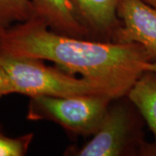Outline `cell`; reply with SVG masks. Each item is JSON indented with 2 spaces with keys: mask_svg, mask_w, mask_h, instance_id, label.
<instances>
[{
  "mask_svg": "<svg viewBox=\"0 0 156 156\" xmlns=\"http://www.w3.org/2000/svg\"><path fill=\"white\" fill-rule=\"evenodd\" d=\"M78 19L91 40L112 42L121 25L117 8L121 0H72Z\"/></svg>",
  "mask_w": 156,
  "mask_h": 156,
  "instance_id": "cell-6",
  "label": "cell"
},
{
  "mask_svg": "<svg viewBox=\"0 0 156 156\" xmlns=\"http://www.w3.org/2000/svg\"><path fill=\"white\" fill-rule=\"evenodd\" d=\"M0 50L54 62L72 75L130 89L152 61L139 44H118L56 33L35 15L5 29Z\"/></svg>",
  "mask_w": 156,
  "mask_h": 156,
  "instance_id": "cell-1",
  "label": "cell"
},
{
  "mask_svg": "<svg viewBox=\"0 0 156 156\" xmlns=\"http://www.w3.org/2000/svg\"><path fill=\"white\" fill-rule=\"evenodd\" d=\"M36 15L56 33L89 39L72 0H30Z\"/></svg>",
  "mask_w": 156,
  "mask_h": 156,
  "instance_id": "cell-7",
  "label": "cell"
},
{
  "mask_svg": "<svg viewBox=\"0 0 156 156\" xmlns=\"http://www.w3.org/2000/svg\"><path fill=\"white\" fill-rule=\"evenodd\" d=\"M34 134L29 133L18 137H10L4 134L0 123V156H23L29 151Z\"/></svg>",
  "mask_w": 156,
  "mask_h": 156,
  "instance_id": "cell-10",
  "label": "cell"
},
{
  "mask_svg": "<svg viewBox=\"0 0 156 156\" xmlns=\"http://www.w3.org/2000/svg\"><path fill=\"white\" fill-rule=\"evenodd\" d=\"M13 94L11 80L5 69L0 64V98Z\"/></svg>",
  "mask_w": 156,
  "mask_h": 156,
  "instance_id": "cell-11",
  "label": "cell"
},
{
  "mask_svg": "<svg viewBox=\"0 0 156 156\" xmlns=\"http://www.w3.org/2000/svg\"><path fill=\"white\" fill-rule=\"evenodd\" d=\"M143 1L146 2L147 4L150 5L151 6H153V7L156 8V0H143Z\"/></svg>",
  "mask_w": 156,
  "mask_h": 156,
  "instance_id": "cell-13",
  "label": "cell"
},
{
  "mask_svg": "<svg viewBox=\"0 0 156 156\" xmlns=\"http://www.w3.org/2000/svg\"><path fill=\"white\" fill-rule=\"evenodd\" d=\"M112 99L106 95L35 96L30 98L26 118L56 123L70 135L92 136Z\"/></svg>",
  "mask_w": 156,
  "mask_h": 156,
  "instance_id": "cell-4",
  "label": "cell"
},
{
  "mask_svg": "<svg viewBox=\"0 0 156 156\" xmlns=\"http://www.w3.org/2000/svg\"><path fill=\"white\" fill-rule=\"evenodd\" d=\"M0 64L10 77L13 94L30 98L84 95H106L115 98L127 95L129 90L103 81L76 77L56 66L46 65L42 59L14 56L1 50Z\"/></svg>",
  "mask_w": 156,
  "mask_h": 156,
  "instance_id": "cell-2",
  "label": "cell"
},
{
  "mask_svg": "<svg viewBox=\"0 0 156 156\" xmlns=\"http://www.w3.org/2000/svg\"><path fill=\"white\" fill-rule=\"evenodd\" d=\"M146 70H151L156 73V61L155 62H149L146 64L145 66Z\"/></svg>",
  "mask_w": 156,
  "mask_h": 156,
  "instance_id": "cell-12",
  "label": "cell"
},
{
  "mask_svg": "<svg viewBox=\"0 0 156 156\" xmlns=\"http://www.w3.org/2000/svg\"><path fill=\"white\" fill-rule=\"evenodd\" d=\"M127 95L150 129L154 136L152 144L156 154V73L145 70L128 90Z\"/></svg>",
  "mask_w": 156,
  "mask_h": 156,
  "instance_id": "cell-8",
  "label": "cell"
},
{
  "mask_svg": "<svg viewBox=\"0 0 156 156\" xmlns=\"http://www.w3.org/2000/svg\"><path fill=\"white\" fill-rule=\"evenodd\" d=\"M35 15L30 0H0V28H10Z\"/></svg>",
  "mask_w": 156,
  "mask_h": 156,
  "instance_id": "cell-9",
  "label": "cell"
},
{
  "mask_svg": "<svg viewBox=\"0 0 156 156\" xmlns=\"http://www.w3.org/2000/svg\"><path fill=\"white\" fill-rule=\"evenodd\" d=\"M5 29L0 28V38H1L2 35H3V34H4V32H5Z\"/></svg>",
  "mask_w": 156,
  "mask_h": 156,
  "instance_id": "cell-14",
  "label": "cell"
},
{
  "mask_svg": "<svg viewBox=\"0 0 156 156\" xmlns=\"http://www.w3.org/2000/svg\"><path fill=\"white\" fill-rule=\"evenodd\" d=\"M146 122L127 95L112 99L99 128L80 148L70 147L65 155L156 156L145 137Z\"/></svg>",
  "mask_w": 156,
  "mask_h": 156,
  "instance_id": "cell-3",
  "label": "cell"
},
{
  "mask_svg": "<svg viewBox=\"0 0 156 156\" xmlns=\"http://www.w3.org/2000/svg\"><path fill=\"white\" fill-rule=\"evenodd\" d=\"M121 25L112 42L139 44L156 61V8L143 0H121L117 8Z\"/></svg>",
  "mask_w": 156,
  "mask_h": 156,
  "instance_id": "cell-5",
  "label": "cell"
}]
</instances>
